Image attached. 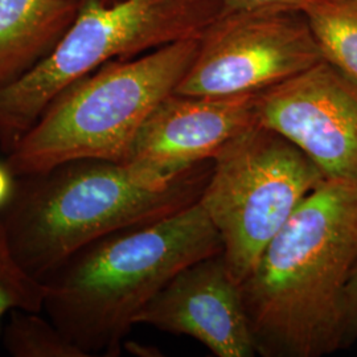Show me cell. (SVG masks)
<instances>
[{
  "instance_id": "cell-1",
  "label": "cell",
  "mask_w": 357,
  "mask_h": 357,
  "mask_svg": "<svg viewBox=\"0 0 357 357\" xmlns=\"http://www.w3.org/2000/svg\"><path fill=\"white\" fill-rule=\"evenodd\" d=\"M357 264V185L326 178L241 282L264 357H323L345 348V296Z\"/></svg>"
},
{
  "instance_id": "cell-2",
  "label": "cell",
  "mask_w": 357,
  "mask_h": 357,
  "mask_svg": "<svg viewBox=\"0 0 357 357\" xmlns=\"http://www.w3.org/2000/svg\"><path fill=\"white\" fill-rule=\"evenodd\" d=\"M212 166L168 178L131 163L69 160L16 178L0 216L20 265L44 282L86 245L197 203Z\"/></svg>"
},
{
  "instance_id": "cell-3",
  "label": "cell",
  "mask_w": 357,
  "mask_h": 357,
  "mask_svg": "<svg viewBox=\"0 0 357 357\" xmlns=\"http://www.w3.org/2000/svg\"><path fill=\"white\" fill-rule=\"evenodd\" d=\"M222 253L199 203L86 245L44 281V311L86 356L114 357L142 310L181 270Z\"/></svg>"
},
{
  "instance_id": "cell-4",
  "label": "cell",
  "mask_w": 357,
  "mask_h": 357,
  "mask_svg": "<svg viewBox=\"0 0 357 357\" xmlns=\"http://www.w3.org/2000/svg\"><path fill=\"white\" fill-rule=\"evenodd\" d=\"M200 38L110 61L65 88L7 155L15 178L76 159L126 163L144 121L190 69Z\"/></svg>"
},
{
  "instance_id": "cell-5",
  "label": "cell",
  "mask_w": 357,
  "mask_h": 357,
  "mask_svg": "<svg viewBox=\"0 0 357 357\" xmlns=\"http://www.w3.org/2000/svg\"><path fill=\"white\" fill-rule=\"evenodd\" d=\"M222 13L221 0L82 1L53 51L0 89V150L13 153L53 98L77 79L110 61L202 38Z\"/></svg>"
},
{
  "instance_id": "cell-6",
  "label": "cell",
  "mask_w": 357,
  "mask_h": 357,
  "mask_svg": "<svg viewBox=\"0 0 357 357\" xmlns=\"http://www.w3.org/2000/svg\"><path fill=\"white\" fill-rule=\"evenodd\" d=\"M324 180L294 143L259 123L217 153L197 203L216 228L234 281L241 284L266 245Z\"/></svg>"
},
{
  "instance_id": "cell-7",
  "label": "cell",
  "mask_w": 357,
  "mask_h": 357,
  "mask_svg": "<svg viewBox=\"0 0 357 357\" xmlns=\"http://www.w3.org/2000/svg\"><path fill=\"white\" fill-rule=\"evenodd\" d=\"M321 60L302 11L222 13L200 38L175 93L215 97L258 93Z\"/></svg>"
},
{
  "instance_id": "cell-8",
  "label": "cell",
  "mask_w": 357,
  "mask_h": 357,
  "mask_svg": "<svg viewBox=\"0 0 357 357\" xmlns=\"http://www.w3.org/2000/svg\"><path fill=\"white\" fill-rule=\"evenodd\" d=\"M258 123L294 143L326 178L357 185V81L321 60L262 90Z\"/></svg>"
},
{
  "instance_id": "cell-9",
  "label": "cell",
  "mask_w": 357,
  "mask_h": 357,
  "mask_svg": "<svg viewBox=\"0 0 357 357\" xmlns=\"http://www.w3.org/2000/svg\"><path fill=\"white\" fill-rule=\"evenodd\" d=\"M258 93L215 97L174 91L144 121L126 163L175 178L213 160L231 139L258 125Z\"/></svg>"
},
{
  "instance_id": "cell-10",
  "label": "cell",
  "mask_w": 357,
  "mask_h": 357,
  "mask_svg": "<svg viewBox=\"0 0 357 357\" xmlns=\"http://www.w3.org/2000/svg\"><path fill=\"white\" fill-rule=\"evenodd\" d=\"M135 323L190 336L217 357L257 355L240 284L221 255L181 270Z\"/></svg>"
},
{
  "instance_id": "cell-11",
  "label": "cell",
  "mask_w": 357,
  "mask_h": 357,
  "mask_svg": "<svg viewBox=\"0 0 357 357\" xmlns=\"http://www.w3.org/2000/svg\"><path fill=\"white\" fill-rule=\"evenodd\" d=\"M79 6L73 0H0V89L53 51Z\"/></svg>"
},
{
  "instance_id": "cell-12",
  "label": "cell",
  "mask_w": 357,
  "mask_h": 357,
  "mask_svg": "<svg viewBox=\"0 0 357 357\" xmlns=\"http://www.w3.org/2000/svg\"><path fill=\"white\" fill-rule=\"evenodd\" d=\"M302 13L323 59L357 81V0H318Z\"/></svg>"
},
{
  "instance_id": "cell-13",
  "label": "cell",
  "mask_w": 357,
  "mask_h": 357,
  "mask_svg": "<svg viewBox=\"0 0 357 357\" xmlns=\"http://www.w3.org/2000/svg\"><path fill=\"white\" fill-rule=\"evenodd\" d=\"M3 345L13 357H88L50 318L23 310L10 312Z\"/></svg>"
},
{
  "instance_id": "cell-14",
  "label": "cell",
  "mask_w": 357,
  "mask_h": 357,
  "mask_svg": "<svg viewBox=\"0 0 357 357\" xmlns=\"http://www.w3.org/2000/svg\"><path fill=\"white\" fill-rule=\"evenodd\" d=\"M47 293V284L31 275L17 261L0 216V331L3 318L13 310L44 311Z\"/></svg>"
},
{
  "instance_id": "cell-15",
  "label": "cell",
  "mask_w": 357,
  "mask_h": 357,
  "mask_svg": "<svg viewBox=\"0 0 357 357\" xmlns=\"http://www.w3.org/2000/svg\"><path fill=\"white\" fill-rule=\"evenodd\" d=\"M224 13L252 11H303L318 0H221Z\"/></svg>"
},
{
  "instance_id": "cell-16",
  "label": "cell",
  "mask_w": 357,
  "mask_h": 357,
  "mask_svg": "<svg viewBox=\"0 0 357 357\" xmlns=\"http://www.w3.org/2000/svg\"><path fill=\"white\" fill-rule=\"evenodd\" d=\"M357 342V264L345 296V348Z\"/></svg>"
},
{
  "instance_id": "cell-17",
  "label": "cell",
  "mask_w": 357,
  "mask_h": 357,
  "mask_svg": "<svg viewBox=\"0 0 357 357\" xmlns=\"http://www.w3.org/2000/svg\"><path fill=\"white\" fill-rule=\"evenodd\" d=\"M15 175L7 165H0V212L10 203L15 190Z\"/></svg>"
},
{
  "instance_id": "cell-18",
  "label": "cell",
  "mask_w": 357,
  "mask_h": 357,
  "mask_svg": "<svg viewBox=\"0 0 357 357\" xmlns=\"http://www.w3.org/2000/svg\"><path fill=\"white\" fill-rule=\"evenodd\" d=\"M73 1H77V3H82V1H85V0H73ZM100 1H103V3H113V1H116V0H100Z\"/></svg>"
}]
</instances>
